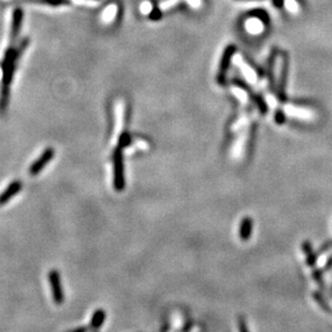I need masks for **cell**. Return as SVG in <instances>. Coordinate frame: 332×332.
<instances>
[{
  "mask_svg": "<svg viewBox=\"0 0 332 332\" xmlns=\"http://www.w3.org/2000/svg\"><path fill=\"white\" fill-rule=\"evenodd\" d=\"M85 330H86L85 327H82V328H76V329H75V331H77V332H78V331H85Z\"/></svg>",
  "mask_w": 332,
  "mask_h": 332,
  "instance_id": "obj_15",
  "label": "cell"
},
{
  "mask_svg": "<svg viewBox=\"0 0 332 332\" xmlns=\"http://www.w3.org/2000/svg\"><path fill=\"white\" fill-rule=\"evenodd\" d=\"M272 69H273L274 80L277 82V86L282 88L284 84L283 82H284L285 70H286V57L283 53L279 52L273 56Z\"/></svg>",
  "mask_w": 332,
  "mask_h": 332,
  "instance_id": "obj_5",
  "label": "cell"
},
{
  "mask_svg": "<svg viewBox=\"0 0 332 332\" xmlns=\"http://www.w3.org/2000/svg\"><path fill=\"white\" fill-rule=\"evenodd\" d=\"M113 159V187L116 192H123L126 186L124 170L123 150L116 146L112 155Z\"/></svg>",
  "mask_w": 332,
  "mask_h": 332,
  "instance_id": "obj_2",
  "label": "cell"
},
{
  "mask_svg": "<svg viewBox=\"0 0 332 332\" xmlns=\"http://www.w3.org/2000/svg\"><path fill=\"white\" fill-rule=\"evenodd\" d=\"M233 62H235V65H237L240 70L242 71V73L244 75V77L250 81V82H255L257 80V75L254 71V69L250 67L247 62L242 58V56H235L233 57Z\"/></svg>",
  "mask_w": 332,
  "mask_h": 332,
  "instance_id": "obj_8",
  "label": "cell"
},
{
  "mask_svg": "<svg viewBox=\"0 0 332 332\" xmlns=\"http://www.w3.org/2000/svg\"><path fill=\"white\" fill-rule=\"evenodd\" d=\"M55 155V150L53 147H48L42 152V154L35 159L29 167V174L30 175H37L44 169L50 161L53 159Z\"/></svg>",
  "mask_w": 332,
  "mask_h": 332,
  "instance_id": "obj_4",
  "label": "cell"
},
{
  "mask_svg": "<svg viewBox=\"0 0 332 332\" xmlns=\"http://www.w3.org/2000/svg\"><path fill=\"white\" fill-rule=\"evenodd\" d=\"M245 29L252 34H259L265 30L264 20L259 16H252L245 21Z\"/></svg>",
  "mask_w": 332,
  "mask_h": 332,
  "instance_id": "obj_9",
  "label": "cell"
},
{
  "mask_svg": "<svg viewBox=\"0 0 332 332\" xmlns=\"http://www.w3.org/2000/svg\"><path fill=\"white\" fill-rule=\"evenodd\" d=\"M26 2H34V3L49 5L53 7H60L69 4V0H26Z\"/></svg>",
  "mask_w": 332,
  "mask_h": 332,
  "instance_id": "obj_12",
  "label": "cell"
},
{
  "mask_svg": "<svg viewBox=\"0 0 332 332\" xmlns=\"http://www.w3.org/2000/svg\"><path fill=\"white\" fill-rule=\"evenodd\" d=\"M105 317H106L105 311L102 309H97L93 313V316L91 318V324H89V326H91L92 329H95V330L99 329L103 325Z\"/></svg>",
  "mask_w": 332,
  "mask_h": 332,
  "instance_id": "obj_11",
  "label": "cell"
},
{
  "mask_svg": "<svg viewBox=\"0 0 332 332\" xmlns=\"http://www.w3.org/2000/svg\"><path fill=\"white\" fill-rule=\"evenodd\" d=\"M23 184L19 179H15V181L11 182L6 190L0 194V205L6 204L9 200H11L15 195L19 194L22 191Z\"/></svg>",
  "mask_w": 332,
  "mask_h": 332,
  "instance_id": "obj_7",
  "label": "cell"
},
{
  "mask_svg": "<svg viewBox=\"0 0 332 332\" xmlns=\"http://www.w3.org/2000/svg\"><path fill=\"white\" fill-rule=\"evenodd\" d=\"M22 21H23V11L21 9H15L12 15L10 38H9V40H10V44L14 43L17 37H19V33L22 27Z\"/></svg>",
  "mask_w": 332,
  "mask_h": 332,
  "instance_id": "obj_6",
  "label": "cell"
},
{
  "mask_svg": "<svg viewBox=\"0 0 332 332\" xmlns=\"http://www.w3.org/2000/svg\"><path fill=\"white\" fill-rule=\"evenodd\" d=\"M130 143H131V136H130V133L129 132H123L121 134L120 139H119L118 147L124 150L125 147H127L128 145H130Z\"/></svg>",
  "mask_w": 332,
  "mask_h": 332,
  "instance_id": "obj_14",
  "label": "cell"
},
{
  "mask_svg": "<svg viewBox=\"0 0 332 332\" xmlns=\"http://www.w3.org/2000/svg\"><path fill=\"white\" fill-rule=\"evenodd\" d=\"M233 53H235V48L233 47H228L227 50L225 51L220 61L219 65V70H218V80L223 81L224 77L226 76V71L228 69V66L231 62V58L233 57Z\"/></svg>",
  "mask_w": 332,
  "mask_h": 332,
  "instance_id": "obj_10",
  "label": "cell"
},
{
  "mask_svg": "<svg viewBox=\"0 0 332 332\" xmlns=\"http://www.w3.org/2000/svg\"><path fill=\"white\" fill-rule=\"evenodd\" d=\"M28 40H23L19 46L12 48L10 47L6 53V57L3 66V84L2 93H0V112L4 113L7 110L9 104V98H10V87L13 80V75L16 68L17 60L20 59L22 53L26 49Z\"/></svg>",
  "mask_w": 332,
  "mask_h": 332,
  "instance_id": "obj_1",
  "label": "cell"
},
{
  "mask_svg": "<svg viewBox=\"0 0 332 332\" xmlns=\"http://www.w3.org/2000/svg\"><path fill=\"white\" fill-rule=\"evenodd\" d=\"M241 2H263V0H241Z\"/></svg>",
  "mask_w": 332,
  "mask_h": 332,
  "instance_id": "obj_16",
  "label": "cell"
},
{
  "mask_svg": "<svg viewBox=\"0 0 332 332\" xmlns=\"http://www.w3.org/2000/svg\"><path fill=\"white\" fill-rule=\"evenodd\" d=\"M284 6L290 13H298L300 10L298 0H284Z\"/></svg>",
  "mask_w": 332,
  "mask_h": 332,
  "instance_id": "obj_13",
  "label": "cell"
},
{
  "mask_svg": "<svg viewBox=\"0 0 332 332\" xmlns=\"http://www.w3.org/2000/svg\"><path fill=\"white\" fill-rule=\"evenodd\" d=\"M48 279L51 285V288H52V296H53V300L56 304H61L64 302L65 299V294H64V290H62V285H61V277L60 274L57 270H51L49 272L48 275Z\"/></svg>",
  "mask_w": 332,
  "mask_h": 332,
  "instance_id": "obj_3",
  "label": "cell"
}]
</instances>
